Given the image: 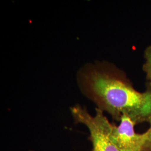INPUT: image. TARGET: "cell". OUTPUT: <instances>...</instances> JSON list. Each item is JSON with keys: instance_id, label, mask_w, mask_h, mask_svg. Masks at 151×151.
I'll return each instance as SVG.
<instances>
[{"instance_id": "1", "label": "cell", "mask_w": 151, "mask_h": 151, "mask_svg": "<svg viewBox=\"0 0 151 151\" xmlns=\"http://www.w3.org/2000/svg\"><path fill=\"white\" fill-rule=\"evenodd\" d=\"M78 82L87 97L114 120L120 122L125 115L135 125L148 122L151 82L145 91H138L122 70L105 62L84 68L79 74Z\"/></svg>"}, {"instance_id": "2", "label": "cell", "mask_w": 151, "mask_h": 151, "mask_svg": "<svg viewBox=\"0 0 151 151\" xmlns=\"http://www.w3.org/2000/svg\"><path fill=\"white\" fill-rule=\"evenodd\" d=\"M70 112L76 123L85 125L89 130L91 151H120L110 137L111 123L102 110L96 108L92 116L86 108L78 105L70 108Z\"/></svg>"}, {"instance_id": "3", "label": "cell", "mask_w": 151, "mask_h": 151, "mask_svg": "<svg viewBox=\"0 0 151 151\" xmlns=\"http://www.w3.org/2000/svg\"><path fill=\"white\" fill-rule=\"evenodd\" d=\"M135 124L129 117L123 115L119 126L111 124L110 134L111 138L120 151H145L147 140L146 132L137 133Z\"/></svg>"}, {"instance_id": "4", "label": "cell", "mask_w": 151, "mask_h": 151, "mask_svg": "<svg viewBox=\"0 0 151 151\" xmlns=\"http://www.w3.org/2000/svg\"><path fill=\"white\" fill-rule=\"evenodd\" d=\"M144 57L145 62L143 65V70L146 73V78L151 81V45L146 49Z\"/></svg>"}, {"instance_id": "5", "label": "cell", "mask_w": 151, "mask_h": 151, "mask_svg": "<svg viewBox=\"0 0 151 151\" xmlns=\"http://www.w3.org/2000/svg\"><path fill=\"white\" fill-rule=\"evenodd\" d=\"M148 122L150 123V128L146 132L147 140L145 147V151H151V115Z\"/></svg>"}]
</instances>
